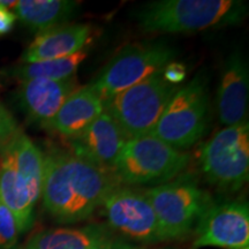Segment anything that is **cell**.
I'll list each match as a JSON object with an SVG mask.
<instances>
[{"label":"cell","instance_id":"obj_3","mask_svg":"<svg viewBox=\"0 0 249 249\" xmlns=\"http://www.w3.org/2000/svg\"><path fill=\"white\" fill-rule=\"evenodd\" d=\"M157 218L163 241L180 240L195 232L213 198L192 174L182 173L169 182L143 192Z\"/></svg>","mask_w":249,"mask_h":249},{"label":"cell","instance_id":"obj_18","mask_svg":"<svg viewBox=\"0 0 249 249\" xmlns=\"http://www.w3.org/2000/svg\"><path fill=\"white\" fill-rule=\"evenodd\" d=\"M77 7L79 2L70 0H18L13 13L21 23L39 34L66 23Z\"/></svg>","mask_w":249,"mask_h":249},{"label":"cell","instance_id":"obj_20","mask_svg":"<svg viewBox=\"0 0 249 249\" xmlns=\"http://www.w3.org/2000/svg\"><path fill=\"white\" fill-rule=\"evenodd\" d=\"M89 49L86 48L75 54L65 58L54 59L31 64H18L15 66L6 68L4 73L7 76L14 77L18 81L29 79H46V80H67L76 76L79 66L82 64Z\"/></svg>","mask_w":249,"mask_h":249},{"label":"cell","instance_id":"obj_16","mask_svg":"<svg viewBox=\"0 0 249 249\" xmlns=\"http://www.w3.org/2000/svg\"><path fill=\"white\" fill-rule=\"evenodd\" d=\"M103 111L104 103L92 86H80L65 101L46 128L70 141L85 132Z\"/></svg>","mask_w":249,"mask_h":249},{"label":"cell","instance_id":"obj_27","mask_svg":"<svg viewBox=\"0 0 249 249\" xmlns=\"http://www.w3.org/2000/svg\"><path fill=\"white\" fill-rule=\"evenodd\" d=\"M0 1H1V0H0Z\"/></svg>","mask_w":249,"mask_h":249},{"label":"cell","instance_id":"obj_6","mask_svg":"<svg viewBox=\"0 0 249 249\" xmlns=\"http://www.w3.org/2000/svg\"><path fill=\"white\" fill-rule=\"evenodd\" d=\"M179 86L164 79L163 70L104 101V110L127 139L148 135Z\"/></svg>","mask_w":249,"mask_h":249},{"label":"cell","instance_id":"obj_2","mask_svg":"<svg viewBox=\"0 0 249 249\" xmlns=\"http://www.w3.org/2000/svg\"><path fill=\"white\" fill-rule=\"evenodd\" d=\"M247 15V5L236 0H158L138 14L147 33H194L236 24Z\"/></svg>","mask_w":249,"mask_h":249},{"label":"cell","instance_id":"obj_14","mask_svg":"<svg viewBox=\"0 0 249 249\" xmlns=\"http://www.w3.org/2000/svg\"><path fill=\"white\" fill-rule=\"evenodd\" d=\"M92 27L89 24L65 23L43 33L26 49L20 64H31L75 54L88 48L92 39Z\"/></svg>","mask_w":249,"mask_h":249},{"label":"cell","instance_id":"obj_19","mask_svg":"<svg viewBox=\"0 0 249 249\" xmlns=\"http://www.w3.org/2000/svg\"><path fill=\"white\" fill-rule=\"evenodd\" d=\"M5 147L13 158L18 171L29 187L31 195L38 202L42 193L44 154L21 129L11 141L6 143Z\"/></svg>","mask_w":249,"mask_h":249},{"label":"cell","instance_id":"obj_25","mask_svg":"<svg viewBox=\"0 0 249 249\" xmlns=\"http://www.w3.org/2000/svg\"><path fill=\"white\" fill-rule=\"evenodd\" d=\"M136 249H145V248H140V247H138Z\"/></svg>","mask_w":249,"mask_h":249},{"label":"cell","instance_id":"obj_11","mask_svg":"<svg viewBox=\"0 0 249 249\" xmlns=\"http://www.w3.org/2000/svg\"><path fill=\"white\" fill-rule=\"evenodd\" d=\"M105 224L55 227L36 232L18 249H136Z\"/></svg>","mask_w":249,"mask_h":249},{"label":"cell","instance_id":"obj_23","mask_svg":"<svg viewBox=\"0 0 249 249\" xmlns=\"http://www.w3.org/2000/svg\"><path fill=\"white\" fill-rule=\"evenodd\" d=\"M14 0H1L0 1V36L6 35L9 31L13 29L17 17L11 11L14 7Z\"/></svg>","mask_w":249,"mask_h":249},{"label":"cell","instance_id":"obj_4","mask_svg":"<svg viewBox=\"0 0 249 249\" xmlns=\"http://www.w3.org/2000/svg\"><path fill=\"white\" fill-rule=\"evenodd\" d=\"M189 158L186 152L148 134L127 140L110 172L118 185H161L181 174Z\"/></svg>","mask_w":249,"mask_h":249},{"label":"cell","instance_id":"obj_9","mask_svg":"<svg viewBox=\"0 0 249 249\" xmlns=\"http://www.w3.org/2000/svg\"><path fill=\"white\" fill-rule=\"evenodd\" d=\"M107 226L124 240L142 245L163 242L157 218L143 192L117 186L102 204Z\"/></svg>","mask_w":249,"mask_h":249},{"label":"cell","instance_id":"obj_21","mask_svg":"<svg viewBox=\"0 0 249 249\" xmlns=\"http://www.w3.org/2000/svg\"><path fill=\"white\" fill-rule=\"evenodd\" d=\"M20 234L14 214L0 201V249H13Z\"/></svg>","mask_w":249,"mask_h":249},{"label":"cell","instance_id":"obj_10","mask_svg":"<svg viewBox=\"0 0 249 249\" xmlns=\"http://www.w3.org/2000/svg\"><path fill=\"white\" fill-rule=\"evenodd\" d=\"M192 249H242L249 244V208L244 200L213 201L195 229Z\"/></svg>","mask_w":249,"mask_h":249},{"label":"cell","instance_id":"obj_26","mask_svg":"<svg viewBox=\"0 0 249 249\" xmlns=\"http://www.w3.org/2000/svg\"><path fill=\"white\" fill-rule=\"evenodd\" d=\"M242 249H249V248H248V247H246V248H242Z\"/></svg>","mask_w":249,"mask_h":249},{"label":"cell","instance_id":"obj_1","mask_svg":"<svg viewBox=\"0 0 249 249\" xmlns=\"http://www.w3.org/2000/svg\"><path fill=\"white\" fill-rule=\"evenodd\" d=\"M117 186L111 172L71 150L54 149L44 155L40 197L59 223L88 219Z\"/></svg>","mask_w":249,"mask_h":249},{"label":"cell","instance_id":"obj_15","mask_svg":"<svg viewBox=\"0 0 249 249\" xmlns=\"http://www.w3.org/2000/svg\"><path fill=\"white\" fill-rule=\"evenodd\" d=\"M248 67L239 53H232L224 65L217 92V111L226 127L246 121L248 108Z\"/></svg>","mask_w":249,"mask_h":249},{"label":"cell","instance_id":"obj_5","mask_svg":"<svg viewBox=\"0 0 249 249\" xmlns=\"http://www.w3.org/2000/svg\"><path fill=\"white\" fill-rule=\"evenodd\" d=\"M208 127V79L198 73L177 90L150 134L177 150H183L200 141Z\"/></svg>","mask_w":249,"mask_h":249},{"label":"cell","instance_id":"obj_7","mask_svg":"<svg viewBox=\"0 0 249 249\" xmlns=\"http://www.w3.org/2000/svg\"><path fill=\"white\" fill-rule=\"evenodd\" d=\"M201 170L220 191L236 192L249 177V126H229L214 134L201 149Z\"/></svg>","mask_w":249,"mask_h":249},{"label":"cell","instance_id":"obj_24","mask_svg":"<svg viewBox=\"0 0 249 249\" xmlns=\"http://www.w3.org/2000/svg\"><path fill=\"white\" fill-rule=\"evenodd\" d=\"M186 67L177 61H171L163 68L164 79L173 86H179L186 79Z\"/></svg>","mask_w":249,"mask_h":249},{"label":"cell","instance_id":"obj_13","mask_svg":"<svg viewBox=\"0 0 249 249\" xmlns=\"http://www.w3.org/2000/svg\"><path fill=\"white\" fill-rule=\"evenodd\" d=\"M80 87L76 76L67 80L29 79L20 81L17 97L28 119L46 127L65 101Z\"/></svg>","mask_w":249,"mask_h":249},{"label":"cell","instance_id":"obj_12","mask_svg":"<svg viewBox=\"0 0 249 249\" xmlns=\"http://www.w3.org/2000/svg\"><path fill=\"white\" fill-rule=\"evenodd\" d=\"M127 140L116 121L104 110L85 132L68 141V150L110 172Z\"/></svg>","mask_w":249,"mask_h":249},{"label":"cell","instance_id":"obj_8","mask_svg":"<svg viewBox=\"0 0 249 249\" xmlns=\"http://www.w3.org/2000/svg\"><path fill=\"white\" fill-rule=\"evenodd\" d=\"M174 57L176 51L165 43H132L119 50L90 85L104 102L163 70Z\"/></svg>","mask_w":249,"mask_h":249},{"label":"cell","instance_id":"obj_17","mask_svg":"<svg viewBox=\"0 0 249 249\" xmlns=\"http://www.w3.org/2000/svg\"><path fill=\"white\" fill-rule=\"evenodd\" d=\"M0 201L14 214L20 233L33 226L37 201L5 145L0 148Z\"/></svg>","mask_w":249,"mask_h":249},{"label":"cell","instance_id":"obj_22","mask_svg":"<svg viewBox=\"0 0 249 249\" xmlns=\"http://www.w3.org/2000/svg\"><path fill=\"white\" fill-rule=\"evenodd\" d=\"M20 129L15 118L0 102V148L11 141Z\"/></svg>","mask_w":249,"mask_h":249}]
</instances>
